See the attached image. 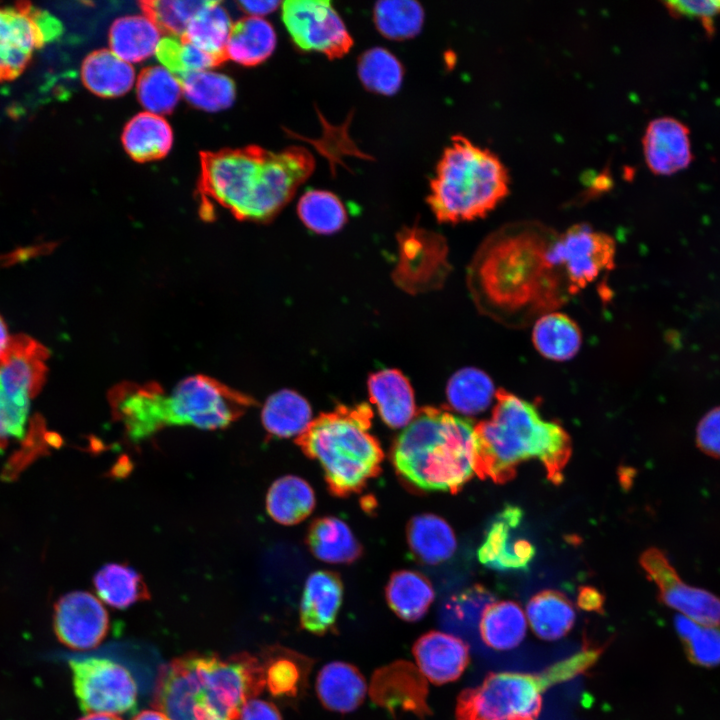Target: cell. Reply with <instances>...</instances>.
<instances>
[{"label": "cell", "instance_id": "6da1fadb", "mask_svg": "<svg viewBox=\"0 0 720 720\" xmlns=\"http://www.w3.org/2000/svg\"><path fill=\"white\" fill-rule=\"evenodd\" d=\"M557 232L536 221L502 226L480 245L467 273L480 312L522 327L553 312L571 296L550 257Z\"/></svg>", "mask_w": 720, "mask_h": 720}, {"label": "cell", "instance_id": "7a4b0ae2", "mask_svg": "<svg viewBox=\"0 0 720 720\" xmlns=\"http://www.w3.org/2000/svg\"><path fill=\"white\" fill-rule=\"evenodd\" d=\"M202 202L213 201L239 220L265 222L292 199L315 168L310 151L291 146L273 152L259 146L200 154Z\"/></svg>", "mask_w": 720, "mask_h": 720}, {"label": "cell", "instance_id": "3957f363", "mask_svg": "<svg viewBox=\"0 0 720 720\" xmlns=\"http://www.w3.org/2000/svg\"><path fill=\"white\" fill-rule=\"evenodd\" d=\"M108 401L114 420L134 442L169 426L225 428L256 404L250 396L205 375L187 377L170 391L154 382H121L109 391Z\"/></svg>", "mask_w": 720, "mask_h": 720}, {"label": "cell", "instance_id": "277c9868", "mask_svg": "<svg viewBox=\"0 0 720 720\" xmlns=\"http://www.w3.org/2000/svg\"><path fill=\"white\" fill-rule=\"evenodd\" d=\"M491 418L474 426V472L503 484L518 466L538 459L553 484L563 480L572 453L571 440L558 423L542 418L537 407L503 389L496 392Z\"/></svg>", "mask_w": 720, "mask_h": 720}, {"label": "cell", "instance_id": "5b68a950", "mask_svg": "<svg viewBox=\"0 0 720 720\" xmlns=\"http://www.w3.org/2000/svg\"><path fill=\"white\" fill-rule=\"evenodd\" d=\"M397 473L425 491L458 492L474 472V426L436 407L417 410L391 453Z\"/></svg>", "mask_w": 720, "mask_h": 720}, {"label": "cell", "instance_id": "8992f818", "mask_svg": "<svg viewBox=\"0 0 720 720\" xmlns=\"http://www.w3.org/2000/svg\"><path fill=\"white\" fill-rule=\"evenodd\" d=\"M509 173L493 151L454 135L430 180L427 202L439 222L486 216L509 193Z\"/></svg>", "mask_w": 720, "mask_h": 720}, {"label": "cell", "instance_id": "52a82bcc", "mask_svg": "<svg viewBox=\"0 0 720 720\" xmlns=\"http://www.w3.org/2000/svg\"><path fill=\"white\" fill-rule=\"evenodd\" d=\"M373 413L366 403L338 406L312 420L297 444L321 465L330 491L347 496L380 472L383 452L371 434Z\"/></svg>", "mask_w": 720, "mask_h": 720}, {"label": "cell", "instance_id": "ba28073f", "mask_svg": "<svg viewBox=\"0 0 720 720\" xmlns=\"http://www.w3.org/2000/svg\"><path fill=\"white\" fill-rule=\"evenodd\" d=\"M592 663L583 652L554 665L541 675L500 672L490 673L475 688L463 690L457 697V720H538L542 693L547 687L572 677Z\"/></svg>", "mask_w": 720, "mask_h": 720}, {"label": "cell", "instance_id": "9c48e42d", "mask_svg": "<svg viewBox=\"0 0 720 720\" xmlns=\"http://www.w3.org/2000/svg\"><path fill=\"white\" fill-rule=\"evenodd\" d=\"M62 31L57 18L29 2L0 7V82L18 78L34 52Z\"/></svg>", "mask_w": 720, "mask_h": 720}, {"label": "cell", "instance_id": "30bf717a", "mask_svg": "<svg viewBox=\"0 0 720 720\" xmlns=\"http://www.w3.org/2000/svg\"><path fill=\"white\" fill-rule=\"evenodd\" d=\"M73 686L87 713L126 714L137 708V685L129 670L101 657L70 661Z\"/></svg>", "mask_w": 720, "mask_h": 720}, {"label": "cell", "instance_id": "8fae6325", "mask_svg": "<svg viewBox=\"0 0 720 720\" xmlns=\"http://www.w3.org/2000/svg\"><path fill=\"white\" fill-rule=\"evenodd\" d=\"M615 252L610 235L587 224H575L556 234L550 257L573 296L613 268Z\"/></svg>", "mask_w": 720, "mask_h": 720}, {"label": "cell", "instance_id": "7c38bea8", "mask_svg": "<svg viewBox=\"0 0 720 720\" xmlns=\"http://www.w3.org/2000/svg\"><path fill=\"white\" fill-rule=\"evenodd\" d=\"M282 20L294 44L303 51L338 59L353 46L343 19L328 0L285 1Z\"/></svg>", "mask_w": 720, "mask_h": 720}, {"label": "cell", "instance_id": "4fadbf2b", "mask_svg": "<svg viewBox=\"0 0 720 720\" xmlns=\"http://www.w3.org/2000/svg\"><path fill=\"white\" fill-rule=\"evenodd\" d=\"M194 663L193 654L163 666L153 705L170 720H220Z\"/></svg>", "mask_w": 720, "mask_h": 720}, {"label": "cell", "instance_id": "5bb4252c", "mask_svg": "<svg viewBox=\"0 0 720 720\" xmlns=\"http://www.w3.org/2000/svg\"><path fill=\"white\" fill-rule=\"evenodd\" d=\"M640 564L658 586L665 604L701 625L720 623V600L705 590L684 583L661 550L649 548L640 556Z\"/></svg>", "mask_w": 720, "mask_h": 720}, {"label": "cell", "instance_id": "9a60e30c", "mask_svg": "<svg viewBox=\"0 0 720 720\" xmlns=\"http://www.w3.org/2000/svg\"><path fill=\"white\" fill-rule=\"evenodd\" d=\"M523 511L507 504L489 524L478 549L479 561L497 571L527 570L536 554L534 544L522 531Z\"/></svg>", "mask_w": 720, "mask_h": 720}, {"label": "cell", "instance_id": "2e32d148", "mask_svg": "<svg viewBox=\"0 0 720 720\" xmlns=\"http://www.w3.org/2000/svg\"><path fill=\"white\" fill-rule=\"evenodd\" d=\"M109 626L106 609L88 592L67 593L55 605L54 630L59 641L69 648L87 650L98 646Z\"/></svg>", "mask_w": 720, "mask_h": 720}, {"label": "cell", "instance_id": "e0dca14e", "mask_svg": "<svg viewBox=\"0 0 720 720\" xmlns=\"http://www.w3.org/2000/svg\"><path fill=\"white\" fill-rule=\"evenodd\" d=\"M371 700L391 714L413 713L423 718L430 714L425 676L412 663L398 660L377 669L370 682Z\"/></svg>", "mask_w": 720, "mask_h": 720}, {"label": "cell", "instance_id": "ac0fdd59", "mask_svg": "<svg viewBox=\"0 0 720 720\" xmlns=\"http://www.w3.org/2000/svg\"><path fill=\"white\" fill-rule=\"evenodd\" d=\"M49 352L26 335L11 336L0 355V386L12 395L31 401L45 383Z\"/></svg>", "mask_w": 720, "mask_h": 720}, {"label": "cell", "instance_id": "d6986e66", "mask_svg": "<svg viewBox=\"0 0 720 720\" xmlns=\"http://www.w3.org/2000/svg\"><path fill=\"white\" fill-rule=\"evenodd\" d=\"M648 168L657 175H670L692 161L688 127L676 118L663 116L651 120L642 138Z\"/></svg>", "mask_w": 720, "mask_h": 720}, {"label": "cell", "instance_id": "ffe728a7", "mask_svg": "<svg viewBox=\"0 0 720 720\" xmlns=\"http://www.w3.org/2000/svg\"><path fill=\"white\" fill-rule=\"evenodd\" d=\"M413 654L426 679L436 685L455 681L469 663L467 644L457 636L430 631L413 646Z\"/></svg>", "mask_w": 720, "mask_h": 720}, {"label": "cell", "instance_id": "44dd1931", "mask_svg": "<svg viewBox=\"0 0 720 720\" xmlns=\"http://www.w3.org/2000/svg\"><path fill=\"white\" fill-rule=\"evenodd\" d=\"M343 599L340 577L331 571L311 573L304 585L300 602V623L303 629L324 635L336 623Z\"/></svg>", "mask_w": 720, "mask_h": 720}, {"label": "cell", "instance_id": "7402d4cb", "mask_svg": "<svg viewBox=\"0 0 720 720\" xmlns=\"http://www.w3.org/2000/svg\"><path fill=\"white\" fill-rule=\"evenodd\" d=\"M368 391L385 424L406 427L417 410L408 379L397 369H383L368 378Z\"/></svg>", "mask_w": 720, "mask_h": 720}, {"label": "cell", "instance_id": "603a6c76", "mask_svg": "<svg viewBox=\"0 0 720 720\" xmlns=\"http://www.w3.org/2000/svg\"><path fill=\"white\" fill-rule=\"evenodd\" d=\"M316 692L321 704L330 711H354L364 700L367 684L353 665L335 661L326 664L318 673Z\"/></svg>", "mask_w": 720, "mask_h": 720}, {"label": "cell", "instance_id": "cb8c5ba5", "mask_svg": "<svg viewBox=\"0 0 720 720\" xmlns=\"http://www.w3.org/2000/svg\"><path fill=\"white\" fill-rule=\"evenodd\" d=\"M265 687L277 698L297 700L304 695L312 660L286 648H272L261 662Z\"/></svg>", "mask_w": 720, "mask_h": 720}, {"label": "cell", "instance_id": "d4e9b609", "mask_svg": "<svg viewBox=\"0 0 720 720\" xmlns=\"http://www.w3.org/2000/svg\"><path fill=\"white\" fill-rule=\"evenodd\" d=\"M81 79L85 87L101 97H118L134 85L135 71L130 63L108 49L91 52L82 62Z\"/></svg>", "mask_w": 720, "mask_h": 720}, {"label": "cell", "instance_id": "484cf974", "mask_svg": "<svg viewBox=\"0 0 720 720\" xmlns=\"http://www.w3.org/2000/svg\"><path fill=\"white\" fill-rule=\"evenodd\" d=\"M121 139L132 159L147 162L167 155L173 143V133L162 116L141 112L126 124Z\"/></svg>", "mask_w": 720, "mask_h": 720}, {"label": "cell", "instance_id": "4316f807", "mask_svg": "<svg viewBox=\"0 0 720 720\" xmlns=\"http://www.w3.org/2000/svg\"><path fill=\"white\" fill-rule=\"evenodd\" d=\"M161 32L145 14L118 18L109 31L110 50L128 63L143 61L156 53Z\"/></svg>", "mask_w": 720, "mask_h": 720}, {"label": "cell", "instance_id": "83f0119b", "mask_svg": "<svg viewBox=\"0 0 720 720\" xmlns=\"http://www.w3.org/2000/svg\"><path fill=\"white\" fill-rule=\"evenodd\" d=\"M276 42V32L270 22L261 17H244L233 24L226 59L245 66L258 65L272 55Z\"/></svg>", "mask_w": 720, "mask_h": 720}, {"label": "cell", "instance_id": "f1b7e54d", "mask_svg": "<svg viewBox=\"0 0 720 720\" xmlns=\"http://www.w3.org/2000/svg\"><path fill=\"white\" fill-rule=\"evenodd\" d=\"M307 543L316 558L334 564L351 563L362 552L349 526L332 516L318 518L310 525Z\"/></svg>", "mask_w": 720, "mask_h": 720}, {"label": "cell", "instance_id": "f546056e", "mask_svg": "<svg viewBox=\"0 0 720 720\" xmlns=\"http://www.w3.org/2000/svg\"><path fill=\"white\" fill-rule=\"evenodd\" d=\"M411 551L422 562L438 564L448 560L456 550V538L450 525L434 514L414 516L407 527Z\"/></svg>", "mask_w": 720, "mask_h": 720}, {"label": "cell", "instance_id": "4dcf8cb0", "mask_svg": "<svg viewBox=\"0 0 720 720\" xmlns=\"http://www.w3.org/2000/svg\"><path fill=\"white\" fill-rule=\"evenodd\" d=\"M265 430L278 438L303 434L312 422L308 401L299 393L284 389L266 400L261 413Z\"/></svg>", "mask_w": 720, "mask_h": 720}, {"label": "cell", "instance_id": "1f68e13d", "mask_svg": "<svg viewBox=\"0 0 720 720\" xmlns=\"http://www.w3.org/2000/svg\"><path fill=\"white\" fill-rule=\"evenodd\" d=\"M385 596L392 611L405 621L421 619L434 600V589L421 573L400 570L393 573L386 585Z\"/></svg>", "mask_w": 720, "mask_h": 720}, {"label": "cell", "instance_id": "d6a6232c", "mask_svg": "<svg viewBox=\"0 0 720 720\" xmlns=\"http://www.w3.org/2000/svg\"><path fill=\"white\" fill-rule=\"evenodd\" d=\"M532 341L536 350L545 358L565 361L573 358L579 351L582 335L571 318L553 311L534 322Z\"/></svg>", "mask_w": 720, "mask_h": 720}, {"label": "cell", "instance_id": "836d02e7", "mask_svg": "<svg viewBox=\"0 0 720 720\" xmlns=\"http://www.w3.org/2000/svg\"><path fill=\"white\" fill-rule=\"evenodd\" d=\"M527 618L533 632L543 640H558L573 627L576 613L570 600L561 592L545 590L535 594L527 604Z\"/></svg>", "mask_w": 720, "mask_h": 720}, {"label": "cell", "instance_id": "e575fe53", "mask_svg": "<svg viewBox=\"0 0 720 720\" xmlns=\"http://www.w3.org/2000/svg\"><path fill=\"white\" fill-rule=\"evenodd\" d=\"M315 507L312 487L302 478L283 476L273 482L266 496L270 517L283 525H294L307 518Z\"/></svg>", "mask_w": 720, "mask_h": 720}, {"label": "cell", "instance_id": "d590c367", "mask_svg": "<svg viewBox=\"0 0 720 720\" xmlns=\"http://www.w3.org/2000/svg\"><path fill=\"white\" fill-rule=\"evenodd\" d=\"M232 27L230 15L221 3L207 1L181 37L222 63L226 60L225 50Z\"/></svg>", "mask_w": 720, "mask_h": 720}, {"label": "cell", "instance_id": "8d00e7d4", "mask_svg": "<svg viewBox=\"0 0 720 720\" xmlns=\"http://www.w3.org/2000/svg\"><path fill=\"white\" fill-rule=\"evenodd\" d=\"M527 631L522 608L514 601H500L484 611L479 632L483 642L496 650H509L518 646Z\"/></svg>", "mask_w": 720, "mask_h": 720}, {"label": "cell", "instance_id": "74e56055", "mask_svg": "<svg viewBox=\"0 0 720 720\" xmlns=\"http://www.w3.org/2000/svg\"><path fill=\"white\" fill-rule=\"evenodd\" d=\"M93 583L98 596L117 609H125L150 598L143 577L127 564L104 565L95 574Z\"/></svg>", "mask_w": 720, "mask_h": 720}, {"label": "cell", "instance_id": "f35d334b", "mask_svg": "<svg viewBox=\"0 0 720 720\" xmlns=\"http://www.w3.org/2000/svg\"><path fill=\"white\" fill-rule=\"evenodd\" d=\"M496 392L491 378L474 367L462 368L454 373L446 389L449 405L464 415H476L486 410Z\"/></svg>", "mask_w": 720, "mask_h": 720}, {"label": "cell", "instance_id": "ab89813d", "mask_svg": "<svg viewBox=\"0 0 720 720\" xmlns=\"http://www.w3.org/2000/svg\"><path fill=\"white\" fill-rule=\"evenodd\" d=\"M178 79L185 98L196 108L217 112L230 107L234 102L236 95L234 82L222 73L203 70L183 75Z\"/></svg>", "mask_w": 720, "mask_h": 720}, {"label": "cell", "instance_id": "60d3db41", "mask_svg": "<svg viewBox=\"0 0 720 720\" xmlns=\"http://www.w3.org/2000/svg\"><path fill=\"white\" fill-rule=\"evenodd\" d=\"M424 18L422 5L414 0H382L373 8L376 29L395 41L415 37L423 27Z\"/></svg>", "mask_w": 720, "mask_h": 720}, {"label": "cell", "instance_id": "b9f144b4", "mask_svg": "<svg viewBox=\"0 0 720 720\" xmlns=\"http://www.w3.org/2000/svg\"><path fill=\"white\" fill-rule=\"evenodd\" d=\"M362 85L369 91L385 96L394 95L401 87L404 68L399 59L383 47L364 51L357 63Z\"/></svg>", "mask_w": 720, "mask_h": 720}, {"label": "cell", "instance_id": "7bdbcfd3", "mask_svg": "<svg viewBox=\"0 0 720 720\" xmlns=\"http://www.w3.org/2000/svg\"><path fill=\"white\" fill-rule=\"evenodd\" d=\"M137 98L146 112L156 115L173 111L182 94L181 82L163 66L147 67L137 78Z\"/></svg>", "mask_w": 720, "mask_h": 720}, {"label": "cell", "instance_id": "ee69618b", "mask_svg": "<svg viewBox=\"0 0 720 720\" xmlns=\"http://www.w3.org/2000/svg\"><path fill=\"white\" fill-rule=\"evenodd\" d=\"M297 213L303 224L318 234L335 233L347 221L344 204L327 190H307L298 201Z\"/></svg>", "mask_w": 720, "mask_h": 720}, {"label": "cell", "instance_id": "f6af8a7d", "mask_svg": "<svg viewBox=\"0 0 720 720\" xmlns=\"http://www.w3.org/2000/svg\"><path fill=\"white\" fill-rule=\"evenodd\" d=\"M155 54L163 67L178 78L192 72L209 70L220 64L214 57L183 37L173 35L161 39Z\"/></svg>", "mask_w": 720, "mask_h": 720}, {"label": "cell", "instance_id": "bcb514c9", "mask_svg": "<svg viewBox=\"0 0 720 720\" xmlns=\"http://www.w3.org/2000/svg\"><path fill=\"white\" fill-rule=\"evenodd\" d=\"M207 1L151 0L140 6L161 31L183 36L189 23Z\"/></svg>", "mask_w": 720, "mask_h": 720}, {"label": "cell", "instance_id": "7dc6e473", "mask_svg": "<svg viewBox=\"0 0 720 720\" xmlns=\"http://www.w3.org/2000/svg\"><path fill=\"white\" fill-rule=\"evenodd\" d=\"M30 401L15 397L0 386V449L9 440H22L27 434Z\"/></svg>", "mask_w": 720, "mask_h": 720}, {"label": "cell", "instance_id": "c3c4849f", "mask_svg": "<svg viewBox=\"0 0 720 720\" xmlns=\"http://www.w3.org/2000/svg\"><path fill=\"white\" fill-rule=\"evenodd\" d=\"M678 630L690 641L693 655L705 664L720 661V632L681 616L677 621Z\"/></svg>", "mask_w": 720, "mask_h": 720}, {"label": "cell", "instance_id": "681fc988", "mask_svg": "<svg viewBox=\"0 0 720 720\" xmlns=\"http://www.w3.org/2000/svg\"><path fill=\"white\" fill-rule=\"evenodd\" d=\"M494 596L483 586L475 585L450 599L449 610L461 621L478 624L486 608L494 603Z\"/></svg>", "mask_w": 720, "mask_h": 720}, {"label": "cell", "instance_id": "f907efd6", "mask_svg": "<svg viewBox=\"0 0 720 720\" xmlns=\"http://www.w3.org/2000/svg\"><path fill=\"white\" fill-rule=\"evenodd\" d=\"M672 16L697 18L708 33L713 32V18L720 14V0L666 1Z\"/></svg>", "mask_w": 720, "mask_h": 720}, {"label": "cell", "instance_id": "816d5d0a", "mask_svg": "<svg viewBox=\"0 0 720 720\" xmlns=\"http://www.w3.org/2000/svg\"><path fill=\"white\" fill-rule=\"evenodd\" d=\"M697 446L707 455L720 458V407L710 410L699 422Z\"/></svg>", "mask_w": 720, "mask_h": 720}, {"label": "cell", "instance_id": "f5cc1de1", "mask_svg": "<svg viewBox=\"0 0 720 720\" xmlns=\"http://www.w3.org/2000/svg\"><path fill=\"white\" fill-rule=\"evenodd\" d=\"M236 720H282V718L274 704L252 698L244 703Z\"/></svg>", "mask_w": 720, "mask_h": 720}, {"label": "cell", "instance_id": "db71d44e", "mask_svg": "<svg viewBox=\"0 0 720 720\" xmlns=\"http://www.w3.org/2000/svg\"><path fill=\"white\" fill-rule=\"evenodd\" d=\"M603 597L593 587H582L578 595V605L585 610L600 612L603 604Z\"/></svg>", "mask_w": 720, "mask_h": 720}, {"label": "cell", "instance_id": "11a10c76", "mask_svg": "<svg viewBox=\"0 0 720 720\" xmlns=\"http://www.w3.org/2000/svg\"><path fill=\"white\" fill-rule=\"evenodd\" d=\"M282 3L279 1H240L238 5L249 16L261 17L276 10Z\"/></svg>", "mask_w": 720, "mask_h": 720}, {"label": "cell", "instance_id": "9f6ffc18", "mask_svg": "<svg viewBox=\"0 0 720 720\" xmlns=\"http://www.w3.org/2000/svg\"><path fill=\"white\" fill-rule=\"evenodd\" d=\"M132 720H170L165 714L154 710H145L137 714Z\"/></svg>", "mask_w": 720, "mask_h": 720}, {"label": "cell", "instance_id": "6f0895ef", "mask_svg": "<svg viewBox=\"0 0 720 720\" xmlns=\"http://www.w3.org/2000/svg\"><path fill=\"white\" fill-rule=\"evenodd\" d=\"M10 339H11V336L8 333V329L5 324V321L0 316V355L4 352V350L8 346Z\"/></svg>", "mask_w": 720, "mask_h": 720}, {"label": "cell", "instance_id": "680465c9", "mask_svg": "<svg viewBox=\"0 0 720 720\" xmlns=\"http://www.w3.org/2000/svg\"><path fill=\"white\" fill-rule=\"evenodd\" d=\"M79 720H121V719L113 714L89 713Z\"/></svg>", "mask_w": 720, "mask_h": 720}]
</instances>
